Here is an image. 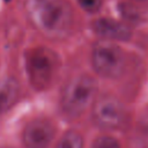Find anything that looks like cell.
<instances>
[{
  "label": "cell",
  "instance_id": "obj_12",
  "mask_svg": "<svg viewBox=\"0 0 148 148\" xmlns=\"http://www.w3.org/2000/svg\"><path fill=\"white\" fill-rule=\"evenodd\" d=\"M138 1H148V0H138Z\"/></svg>",
  "mask_w": 148,
  "mask_h": 148
},
{
  "label": "cell",
  "instance_id": "obj_3",
  "mask_svg": "<svg viewBox=\"0 0 148 148\" xmlns=\"http://www.w3.org/2000/svg\"><path fill=\"white\" fill-rule=\"evenodd\" d=\"M59 68L58 56L45 46H36L27 51L25 69L31 86L36 90L49 88Z\"/></svg>",
  "mask_w": 148,
  "mask_h": 148
},
{
  "label": "cell",
  "instance_id": "obj_4",
  "mask_svg": "<svg viewBox=\"0 0 148 148\" xmlns=\"http://www.w3.org/2000/svg\"><path fill=\"white\" fill-rule=\"evenodd\" d=\"M91 64L97 74L106 79L120 77L125 71L126 58L124 51L112 40L97 42L91 52Z\"/></svg>",
  "mask_w": 148,
  "mask_h": 148
},
{
  "label": "cell",
  "instance_id": "obj_10",
  "mask_svg": "<svg viewBox=\"0 0 148 148\" xmlns=\"http://www.w3.org/2000/svg\"><path fill=\"white\" fill-rule=\"evenodd\" d=\"M91 148H120L119 141L111 135H101L95 139Z\"/></svg>",
  "mask_w": 148,
  "mask_h": 148
},
{
  "label": "cell",
  "instance_id": "obj_9",
  "mask_svg": "<svg viewBox=\"0 0 148 148\" xmlns=\"http://www.w3.org/2000/svg\"><path fill=\"white\" fill-rule=\"evenodd\" d=\"M83 138L79 132L68 131L58 140L54 148H83Z\"/></svg>",
  "mask_w": 148,
  "mask_h": 148
},
{
  "label": "cell",
  "instance_id": "obj_5",
  "mask_svg": "<svg viewBox=\"0 0 148 148\" xmlns=\"http://www.w3.org/2000/svg\"><path fill=\"white\" fill-rule=\"evenodd\" d=\"M91 117L94 123L103 130H117L123 126L126 117L123 103L110 95H104L92 104Z\"/></svg>",
  "mask_w": 148,
  "mask_h": 148
},
{
  "label": "cell",
  "instance_id": "obj_7",
  "mask_svg": "<svg viewBox=\"0 0 148 148\" xmlns=\"http://www.w3.org/2000/svg\"><path fill=\"white\" fill-rule=\"evenodd\" d=\"M92 29L103 39L112 40V42L113 40L125 42L128 40L132 36V31L126 24L109 17H101L94 21Z\"/></svg>",
  "mask_w": 148,
  "mask_h": 148
},
{
  "label": "cell",
  "instance_id": "obj_11",
  "mask_svg": "<svg viewBox=\"0 0 148 148\" xmlns=\"http://www.w3.org/2000/svg\"><path fill=\"white\" fill-rule=\"evenodd\" d=\"M77 3L88 13H96L99 10L103 0H76Z\"/></svg>",
  "mask_w": 148,
  "mask_h": 148
},
{
  "label": "cell",
  "instance_id": "obj_8",
  "mask_svg": "<svg viewBox=\"0 0 148 148\" xmlns=\"http://www.w3.org/2000/svg\"><path fill=\"white\" fill-rule=\"evenodd\" d=\"M20 95L18 81L8 76L0 81V114L9 111L16 103Z\"/></svg>",
  "mask_w": 148,
  "mask_h": 148
},
{
  "label": "cell",
  "instance_id": "obj_2",
  "mask_svg": "<svg viewBox=\"0 0 148 148\" xmlns=\"http://www.w3.org/2000/svg\"><path fill=\"white\" fill-rule=\"evenodd\" d=\"M96 94L97 82L92 76L88 74L73 76L61 91L60 105L62 112L71 118L80 117L89 106H92Z\"/></svg>",
  "mask_w": 148,
  "mask_h": 148
},
{
  "label": "cell",
  "instance_id": "obj_6",
  "mask_svg": "<svg viewBox=\"0 0 148 148\" xmlns=\"http://www.w3.org/2000/svg\"><path fill=\"white\" fill-rule=\"evenodd\" d=\"M54 136L56 127L46 118L30 120L22 132V141L25 148H49Z\"/></svg>",
  "mask_w": 148,
  "mask_h": 148
},
{
  "label": "cell",
  "instance_id": "obj_1",
  "mask_svg": "<svg viewBox=\"0 0 148 148\" xmlns=\"http://www.w3.org/2000/svg\"><path fill=\"white\" fill-rule=\"evenodd\" d=\"M30 22L50 38L66 37L73 24V13L65 0H27Z\"/></svg>",
  "mask_w": 148,
  "mask_h": 148
}]
</instances>
